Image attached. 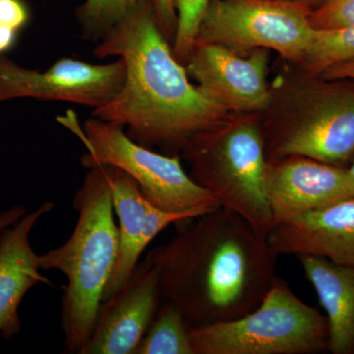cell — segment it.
I'll return each instance as SVG.
<instances>
[{
	"label": "cell",
	"instance_id": "obj_1",
	"mask_svg": "<svg viewBox=\"0 0 354 354\" xmlns=\"http://www.w3.org/2000/svg\"><path fill=\"white\" fill-rule=\"evenodd\" d=\"M176 230L146 258L158 269L162 299L189 328L236 320L259 306L277 277L279 254L267 235L223 207Z\"/></svg>",
	"mask_w": 354,
	"mask_h": 354
},
{
	"label": "cell",
	"instance_id": "obj_2",
	"mask_svg": "<svg viewBox=\"0 0 354 354\" xmlns=\"http://www.w3.org/2000/svg\"><path fill=\"white\" fill-rule=\"evenodd\" d=\"M94 55L121 58L125 80L93 118L127 128L128 137L140 145L179 156L199 135L230 122L227 109L190 82L158 27L153 0L128 14L97 44Z\"/></svg>",
	"mask_w": 354,
	"mask_h": 354
},
{
	"label": "cell",
	"instance_id": "obj_3",
	"mask_svg": "<svg viewBox=\"0 0 354 354\" xmlns=\"http://www.w3.org/2000/svg\"><path fill=\"white\" fill-rule=\"evenodd\" d=\"M73 206L78 220L71 236L62 246L39 255V262L41 270H55L66 277L62 300L64 351L81 354L120 254V230L104 165L88 169Z\"/></svg>",
	"mask_w": 354,
	"mask_h": 354
},
{
	"label": "cell",
	"instance_id": "obj_4",
	"mask_svg": "<svg viewBox=\"0 0 354 354\" xmlns=\"http://www.w3.org/2000/svg\"><path fill=\"white\" fill-rule=\"evenodd\" d=\"M191 177L242 216L261 234L274 227L265 191L267 165L264 131L252 120L230 121L204 133L184 149Z\"/></svg>",
	"mask_w": 354,
	"mask_h": 354
},
{
	"label": "cell",
	"instance_id": "obj_5",
	"mask_svg": "<svg viewBox=\"0 0 354 354\" xmlns=\"http://www.w3.org/2000/svg\"><path fill=\"white\" fill-rule=\"evenodd\" d=\"M194 354H316L328 351L327 317L276 277L257 308L236 320L190 328Z\"/></svg>",
	"mask_w": 354,
	"mask_h": 354
},
{
	"label": "cell",
	"instance_id": "obj_6",
	"mask_svg": "<svg viewBox=\"0 0 354 354\" xmlns=\"http://www.w3.org/2000/svg\"><path fill=\"white\" fill-rule=\"evenodd\" d=\"M59 121L85 146L81 158L84 167L111 165L122 169L156 208L190 221L221 207L213 194L186 174L180 156L153 152L129 138L120 125L99 118H90L81 127L69 111Z\"/></svg>",
	"mask_w": 354,
	"mask_h": 354
},
{
	"label": "cell",
	"instance_id": "obj_7",
	"mask_svg": "<svg viewBox=\"0 0 354 354\" xmlns=\"http://www.w3.org/2000/svg\"><path fill=\"white\" fill-rule=\"evenodd\" d=\"M310 12L283 0H213L197 43L221 44L235 51L276 50L286 59L301 62L315 32Z\"/></svg>",
	"mask_w": 354,
	"mask_h": 354
},
{
	"label": "cell",
	"instance_id": "obj_8",
	"mask_svg": "<svg viewBox=\"0 0 354 354\" xmlns=\"http://www.w3.org/2000/svg\"><path fill=\"white\" fill-rule=\"evenodd\" d=\"M264 136L267 158L301 156L342 167L354 157V90L312 92L297 113Z\"/></svg>",
	"mask_w": 354,
	"mask_h": 354
},
{
	"label": "cell",
	"instance_id": "obj_9",
	"mask_svg": "<svg viewBox=\"0 0 354 354\" xmlns=\"http://www.w3.org/2000/svg\"><path fill=\"white\" fill-rule=\"evenodd\" d=\"M124 80L125 65L121 58L108 64L62 58L46 71H37L0 53V102L32 97L97 109L113 101Z\"/></svg>",
	"mask_w": 354,
	"mask_h": 354
},
{
	"label": "cell",
	"instance_id": "obj_10",
	"mask_svg": "<svg viewBox=\"0 0 354 354\" xmlns=\"http://www.w3.org/2000/svg\"><path fill=\"white\" fill-rule=\"evenodd\" d=\"M265 191L274 225L354 197L348 169L301 156L267 158Z\"/></svg>",
	"mask_w": 354,
	"mask_h": 354
},
{
	"label": "cell",
	"instance_id": "obj_11",
	"mask_svg": "<svg viewBox=\"0 0 354 354\" xmlns=\"http://www.w3.org/2000/svg\"><path fill=\"white\" fill-rule=\"evenodd\" d=\"M268 50H254L248 57L216 44L197 43L185 64L188 75L221 108L253 113L269 106Z\"/></svg>",
	"mask_w": 354,
	"mask_h": 354
},
{
	"label": "cell",
	"instance_id": "obj_12",
	"mask_svg": "<svg viewBox=\"0 0 354 354\" xmlns=\"http://www.w3.org/2000/svg\"><path fill=\"white\" fill-rule=\"evenodd\" d=\"M160 274L148 258L108 299L81 354H134L162 301Z\"/></svg>",
	"mask_w": 354,
	"mask_h": 354
},
{
	"label": "cell",
	"instance_id": "obj_13",
	"mask_svg": "<svg viewBox=\"0 0 354 354\" xmlns=\"http://www.w3.org/2000/svg\"><path fill=\"white\" fill-rule=\"evenodd\" d=\"M111 183L113 209L120 221V254L102 301L114 295L131 276L147 246L171 225L188 221L184 216L153 206L131 176L118 167L104 165Z\"/></svg>",
	"mask_w": 354,
	"mask_h": 354
},
{
	"label": "cell",
	"instance_id": "obj_14",
	"mask_svg": "<svg viewBox=\"0 0 354 354\" xmlns=\"http://www.w3.org/2000/svg\"><path fill=\"white\" fill-rule=\"evenodd\" d=\"M268 241L279 255H312L354 267V197L272 227Z\"/></svg>",
	"mask_w": 354,
	"mask_h": 354
},
{
	"label": "cell",
	"instance_id": "obj_15",
	"mask_svg": "<svg viewBox=\"0 0 354 354\" xmlns=\"http://www.w3.org/2000/svg\"><path fill=\"white\" fill-rule=\"evenodd\" d=\"M53 207V203H44L0 234V335L6 341L22 329L18 310L26 293L39 283L53 286L41 272L39 255L30 243V234Z\"/></svg>",
	"mask_w": 354,
	"mask_h": 354
},
{
	"label": "cell",
	"instance_id": "obj_16",
	"mask_svg": "<svg viewBox=\"0 0 354 354\" xmlns=\"http://www.w3.org/2000/svg\"><path fill=\"white\" fill-rule=\"evenodd\" d=\"M297 258L327 313L328 351L333 354H354V267L318 256Z\"/></svg>",
	"mask_w": 354,
	"mask_h": 354
},
{
	"label": "cell",
	"instance_id": "obj_17",
	"mask_svg": "<svg viewBox=\"0 0 354 354\" xmlns=\"http://www.w3.org/2000/svg\"><path fill=\"white\" fill-rule=\"evenodd\" d=\"M189 329L181 310L162 300L134 354H194Z\"/></svg>",
	"mask_w": 354,
	"mask_h": 354
},
{
	"label": "cell",
	"instance_id": "obj_18",
	"mask_svg": "<svg viewBox=\"0 0 354 354\" xmlns=\"http://www.w3.org/2000/svg\"><path fill=\"white\" fill-rule=\"evenodd\" d=\"M354 62V25L332 30H315L302 64L313 73H322L335 64Z\"/></svg>",
	"mask_w": 354,
	"mask_h": 354
},
{
	"label": "cell",
	"instance_id": "obj_19",
	"mask_svg": "<svg viewBox=\"0 0 354 354\" xmlns=\"http://www.w3.org/2000/svg\"><path fill=\"white\" fill-rule=\"evenodd\" d=\"M149 0H86L76 10L84 37L102 41L137 7Z\"/></svg>",
	"mask_w": 354,
	"mask_h": 354
},
{
	"label": "cell",
	"instance_id": "obj_20",
	"mask_svg": "<svg viewBox=\"0 0 354 354\" xmlns=\"http://www.w3.org/2000/svg\"><path fill=\"white\" fill-rule=\"evenodd\" d=\"M212 1L213 0H174L177 25L172 51L184 66L197 43L203 18Z\"/></svg>",
	"mask_w": 354,
	"mask_h": 354
},
{
	"label": "cell",
	"instance_id": "obj_21",
	"mask_svg": "<svg viewBox=\"0 0 354 354\" xmlns=\"http://www.w3.org/2000/svg\"><path fill=\"white\" fill-rule=\"evenodd\" d=\"M315 30H332L354 25V0H326L309 15Z\"/></svg>",
	"mask_w": 354,
	"mask_h": 354
},
{
	"label": "cell",
	"instance_id": "obj_22",
	"mask_svg": "<svg viewBox=\"0 0 354 354\" xmlns=\"http://www.w3.org/2000/svg\"><path fill=\"white\" fill-rule=\"evenodd\" d=\"M30 20V11L24 0H0V24L20 32Z\"/></svg>",
	"mask_w": 354,
	"mask_h": 354
},
{
	"label": "cell",
	"instance_id": "obj_23",
	"mask_svg": "<svg viewBox=\"0 0 354 354\" xmlns=\"http://www.w3.org/2000/svg\"><path fill=\"white\" fill-rule=\"evenodd\" d=\"M153 10L160 31L169 43L176 36L177 16L174 0H153Z\"/></svg>",
	"mask_w": 354,
	"mask_h": 354
},
{
	"label": "cell",
	"instance_id": "obj_24",
	"mask_svg": "<svg viewBox=\"0 0 354 354\" xmlns=\"http://www.w3.org/2000/svg\"><path fill=\"white\" fill-rule=\"evenodd\" d=\"M323 76L329 80L335 79H353L354 80V62L335 64L322 72Z\"/></svg>",
	"mask_w": 354,
	"mask_h": 354
},
{
	"label": "cell",
	"instance_id": "obj_25",
	"mask_svg": "<svg viewBox=\"0 0 354 354\" xmlns=\"http://www.w3.org/2000/svg\"><path fill=\"white\" fill-rule=\"evenodd\" d=\"M26 213L27 211L22 206H14L12 208L0 211V234L2 230L19 221Z\"/></svg>",
	"mask_w": 354,
	"mask_h": 354
},
{
	"label": "cell",
	"instance_id": "obj_26",
	"mask_svg": "<svg viewBox=\"0 0 354 354\" xmlns=\"http://www.w3.org/2000/svg\"><path fill=\"white\" fill-rule=\"evenodd\" d=\"M19 32L0 24V53L4 55L6 51L10 50L15 46Z\"/></svg>",
	"mask_w": 354,
	"mask_h": 354
},
{
	"label": "cell",
	"instance_id": "obj_27",
	"mask_svg": "<svg viewBox=\"0 0 354 354\" xmlns=\"http://www.w3.org/2000/svg\"><path fill=\"white\" fill-rule=\"evenodd\" d=\"M283 1L290 2V3L297 4V6H304L308 10L312 11L317 7L322 6L326 0H283Z\"/></svg>",
	"mask_w": 354,
	"mask_h": 354
},
{
	"label": "cell",
	"instance_id": "obj_28",
	"mask_svg": "<svg viewBox=\"0 0 354 354\" xmlns=\"http://www.w3.org/2000/svg\"><path fill=\"white\" fill-rule=\"evenodd\" d=\"M348 169V171H349V174H351V177H353V179L354 180V160H353V165H351V167H349Z\"/></svg>",
	"mask_w": 354,
	"mask_h": 354
}]
</instances>
